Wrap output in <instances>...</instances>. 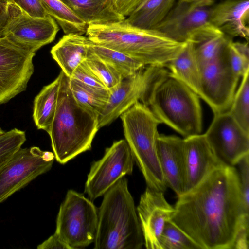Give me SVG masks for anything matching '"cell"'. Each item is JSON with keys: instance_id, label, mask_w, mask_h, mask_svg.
I'll return each instance as SVG.
<instances>
[{"instance_id": "cell-18", "label": "cell", "mask_w": 249, "mask_h": 249, "mask_svg": "<svg viewBox=\"0 0 249 249\" xmlns=\"http://www.w3.org/2000/svg\"><path fill=\"white\" fill-rule=\"evenodd\" d=\"M184 139L159 135L158 152L167 187L179 196L185 192Z\"/></svg>"}, {"instance_id": "cell-32", "label": "cell", "mask_w": 249, "mask_h": 249, "mask_svg": "<svg viewBox=\"0 0 249 249\" xmlns=\"http://www.w3.org/2000/svg\"><path fill=\"white\" fill-rule=\"evenodd\" d=\"M26 140L25 132L17 128L0 135V168L21 148Z\"/></svg>"}, {"instance_id": "cell-22", "label": "cell", "mask_w": 249, "mask_h": 249, "mask_svg": "<svg viewBox=\"0 0 249 249\" xmlns=\"http://www.w3.org/2000/svg\"><path fill=\"white\" fill-rule=\"evenodd\" d=\"M195 45L186 42L177 57L166 67L173 76L182 82L198 96L200 83V68L194 55Z\"/></svg>"}, {"instance_id": "cell-6", "label": "cell", "mask_w": 249, "mask_h": 249, "mask_svg": "<svg viewBox=\"0 0 249 249\" xmlns=\"http://www.w3.org/2000/svg\"><path fill=\"white\" fill-rule=\"evenodd\" d=\"M120 117L125 140L147 187L164 192L167 187L158 152V126L161 122L139 101Z\"/></svg>"}, {"instance_id": "cell-23", "label": "cell", "mask_w": 249, "mask_h": 249, "mask_svg": "<svg viewBox=\"0 0 249 249\" xmlns=\"http://www.w3.org/2000/svg\"><path fill=\"white\" fill-rule=\"evenodd\" d=\"M176 0H143L125 18L129 24L142 29H154L166 17Z\"/></svg>"}, {"instance_id": "cell-43", "label": "cell", "mask_w": 249, "mask_h": 249, "mask_svg": "<svg viewBox=\"0 0 249 249\" xmlns=\"http://www.w3.org/2000/svg\"><path fill=\"white\" fill-rule=\"evenodd\" d=\"M236 0V1H240V0Z\"/></svg>"}, {"instance_id": "cell-27", "label": "cell", "mask_w": 249, "mask_h": 249, "mask_svg": "<svg viewBox=\"0 0 249 249\" xmlns=\"http://www.w3.org/2000/svg\"><path fill=\"white\" fill-rule=\"evenodd\" d=\"M69 86L75 100L98 115L102 111L108 96L109 90L92 88L70 78Z\"/></svg>"}, {"instance_id": "cell-28", "label": "cell", "mask_w": 249, "mask_h": 249, "mask_svg": "<svg viewBox=\"0 0 249 249\" xmlns=\"http://www.w3.org/2000/svg\"><path fill=\"white\" fill-rule=\"evenodd\" d=\"M249 71L242 77L228 110L236 123L249 133Z\"/></svg>"}, {"instance_id": "cell-37", "label": "cell", "mask_w": 249, "mask_h": 249, "mask_svg": "<svg viewBox=\"0 0 249 249\" xmlns=\"http://www.w3.org/2000/svg\"><path fill=\"white\" fill-rule=\"evenodd\" d=\"M116 11L127 17L143 0H112Z\"/></svg>"}, {"instance_id": "cell-17", "label": "cell", "mask_w": 249, "mask_h": 249, "mask_svg": "<svg viewBox=\"0 0 249 249\" xmlns=\"http://www.w3.org/2000/svg\"><path fill=\"white\" fill-rule=\"evenodd\" d=\"M183 149L184 193L196 187L215 169L226 164L212 149L204 134L184 138Z\"/></svg>"}, {"instance_id": "cell-26", "label": "cell", "mask_w": 249, "mask_h": 249, "mask_svg": "<svg viewBox=\"0 0 249 249\" xmlns=\"http://www.w3.org/2000/svg\"><path fill=\"white\" fill-rule=\"evenodd\" d=\"M89 47L98 57L115 69L123 79L134 74L144 67L123 53L95 43L91 40Z\"/></svg>"}, {"instance_id": "cell-39", "label": "cell", "mask_w": 249, "mask_h": 249, "mask_svg": "<svg viewBox=\"0 0 249 249\" xmlns=\"http://www.w3.org/2000/svg\"><path fill=\"white\" fill-rule=\"evenodd\" d=\"M13 4L12 0H0V37L2 34L9 18V8Z\"/></svg>"}, {"instance_id": "cell-15", "label": "cell", "mask_w": 249, "mask_h": 249, "mask_svg": "<svg viewBox=\"0 0 249 249\" xmlns=\"http://www.w3.org/2000/svg\"><path fill=\"white\" fill-rule=\"evenodd\" d=\"M136 210L145 248L160 249V237L165 224L174 214V207L167 201L163 192L147 187Z\"/></svg>"}, {"instance_id": "cell-4", "label": "cell", "mask_w": 249, "mask_h": 249, "mask_svg": "<svg viewBox=\"0 0 249 249\" xmlns=\"http://www.w3.org/2000/svg\"><path fill=\"white\" fill-rule=\"evenodd\" d=\"M56 108L49 131L55 159L65 164L91 148L99 129L98 115L80 105L69 86L70 77L61 71Z\"/></svg>"}, {"instance_id": "cell-8", "label": "cell", "mask_w": 249, "mask_h": 249, "mask_svg": "<svg viewBox=\"0 0 249 249\" xmlns=\"http://www.w3.org/2000/svg\"><path fill=\"white\" fill-rule=\"evenodd\" d=\"M98 224V210L82 194L69 190L60 205L55 233L70 248L83 249L94 241Z\"/></svg>"}, {"instance_id": "cell-13", "label": "cell", "mask_w": 249, "mask_h": 249, "mask_svg": "<svg viewBox=\"0 0 249 249\" xmlns=\"http://www.w3.org/2000/svg\"><path fill=\"white\" fill-rule=\"evenodd\" d=\"M214 115L204 136L217 156L225 164L234 166L249 154V133L241 127L228 111Z\"/></svg>"}, {"instance_id": "cell-40", "label": "cell", "mask_w": 249, "mask_h": 249, "mask_svg": "<svg viewBox=\"0 0 249 249\" xmlns=\"http://www.w3.org/2000/svg\"><path fill=\"white\" fill-rule=\"evenodd\" d=\"M231 44L234 48L241 55L249 59V49L248 42L241 43L239 42H233L231 41Z\"/></svg>"}, {"instance_id": "cell-24", "label": "cell", "mask_w": 249, "mask_h": 249, "mask_svg": "<svg viewBox=\"0 0 249 249\" xmlns=\"http://www.w3.org/2000/svg\"><path fill=\"white\" fill-rule=\"evenodd\" d=\"M60 82V74L44 86L34 101L33 118L36 127L48 132L55 112Z\"/></svg>"}, {"instance_id": "cell-42", "label": "cell", "mask_w": 249, "mask_h": 249, "mask_svg": "<svg viewBox=\"0 0 249 249\" xmlns=\"http://www.w3.org/2000/svg\"><path fill=\"white\" fill-rule=\"evenodd\" d=\"M5 131H4L3 130H2L0 128V135H1V134H2Z\"/></svg>"}, {"instance_id": "cell-30", "label": "cell", "mask_w": 249, "mask_h": 249, "mask_svg": "<svg viewBox=\"0 0 249 249\" xmlns=\"http://www.w3.org/2000/svg\"><path fill=\"white\" fill-rule=\"evenodd\" d=\"M160 249H200L182 230L172 223L165 225L160 239Z\"/></svg>"}, {"instance_id": "cell-21", "label": "cell", "mask_w": 249, "mask_h": 249, "mask_svg": "<svg viewBox=\"0 0 249 249\" xmlns=\"http://www.w3.org/2000/svg\"><path fill=\"white\" fill-rule=\"evenodd\" d=\"M88 26L106 24L124 20L112 0H61Z\"/></svg>"}, {"instance_id": "cell-16", "label": "cell", "mask_w": 249, "mask_h": 249, "mask_svg": "<svg viewBox=\"0 0 249 249\" xmlns=\"http://www.w3.org/2000/svg\"><path fill=\"white\" fill-rule=\"evenodd\" d=\"M144 67L134 74L123 78L116 86L108 89L107 101L98 115L99 128L112 123L140 101L154 66Z\"/></svg>"}, {"instance_id": "cell-33", "label": "cell", "mask_w": 249, "mask_h": 249, "mask_svg": "<svg viewBox=\"0 0 249 249\" xmlns=\"http://www.w3.org/2000/svg\"><path fill=\"white\" fill-rule=\"evenodd\" d=\"M231 41L229 40L223 56L233 73L239 78L242 77L249 71V59L237 52Z\"/></svg>"}, {"instance_id": "cell-25", "label": "cell", "mask_w": 249, "mask_h": 249, "mask_svg": "<svg viewBox=\"0 0 249 249\" xmlns=\"http://www.w3.org/2000/svg\"><path fill=\"white\" fill-rule=\"evenodd\" d=\"M47 11L60 25L65 34H86L88 25L61 0H40Z\"/></svg>"}, {"instance_id": "cell-29", "label": "cell", "mask_w": 249, "mask_h": 249, "mask_svg": "<svg viewBox=\"0 0 249 249\" xmlns=\"http://www.w3.org/2000/svg\"><path fill=\"white\" fill-rule=\"evenodd\" d=\"M229 39L225 35L213 37L195 47L194 55L199 67L211 63L223 55Z\"/></svg>"}, {"instance_id": "cell-14", "label": "cell", "mask_w": 249, "mask_h": 249, "mask_svg": "<svg viewBox=\"0 0 249 249\" xmlns=\"http://www.w3.org/2000/svg\"><path fill=\"white\" fill-rule=\"evenodd\" d=\"M200 71L198 96L207 103L214 114L228 111L240 78L231 71L223 54L216 61L200 68Z\"/></svg>"}, {"instance_id": "cell-9", "label": "cell", "mask_w": 249, "mask_h": 249, "mask_svg": "<svg viewBox=\"0 0 249 249\" xmlns=\"http://www.w3.org/2000/svg\"><path fill=\"white\" fill-rule=\"evenodd\" d=\"M54 158L53 153L38 147L19 149L0 168V203L49 171Z\"/></svg>"}, {"instance_id": "cell-5", "label": "cell", "mask_w": 249, "mask_h": 249, "mask_svg": "<svg viewBox=\"0 0 249 249\" xmlns=\"http://www.w3.org/2000/svg\"><path fill=\"white\" fill-rule=\"evenodd\" d=\"M94 249H141L143 237L133 198L124 177L103 195Z\"/></svg>"}, {"instance_id": "cell-20", "label": "cell", "mask_w": 249, "mask_h": 249, "mask_svg": "<svg viewBox=\"0 0 249 249\" xmlns=\"http://www.w3.org/2000/svg\"><path fill=\"white\" fill-rule=\"evenodd\" d=\"M90 40L83 35L65 34L53 46L51 54L62 71L71 77L77 67L87 58Z\"/></svg>"}, {"instance_id": "cell-36", "label": "cell", "mask_w": 249, "mask_h": 249, "mask_svg": "<svg viewBox=\"0 0 249 249\" xmlns=\"http://www.w3.org/2000/svg\"><path fill=\"white\" fill-rule=\"evenodd\" d=\"M12 3L34 18H44L49 14L40 0H12Z\"/></svg>"}, {"instance_id": "cell-38", "label": "cell", "mask_w": 249, "mask_h": 249, "mask_svg": "<svg viewBox=\"0 0 249 249\" xmlns=\"http://www.w3.org/2000/svg\"><path fill=\"white\" fill-rule=\"evenodd\" d=\"M37 249H70L55 232L37 247Z\"/></svg>"}, {"instance_id": "cell-7", "label": "cell", "mask_w": 249, "mask_h": 249, "mask_svg": "<svg viewBox=\"0 0 249 249\" xmlns=\"http://www.w3.org/2000/svg\"><path fill=\"white\" fill-rule=\"evenodd\" d=\"M213 0L188 2L179 0L154 29L173 40L195 45L224 35L211 22Z\"/></svg>"}, {"instance_id": "cell-19", "label": "cell", "mask_w": 249, "mask_h": 249, "mask_svg": "<svg viewBox=\"0 0 249 249\" xmlns=\"http://www.w3.org/2000/svg\"><path fill=\"white\" fill-rule=\"evenodd\" d=\"M211 23L224 35L240 36L248 42L249 0H226L212 7Z\"/></svg>"}, {"instance_id": "cell-31", "label": "cell", "mask_w": 249, "mask_h": 249, "mask_svg": "<svg viewBox=\"0 0 249 249\" xmlns=\"http://www.w3.org/2000/svg\"><path fill=\"white\" fill-rule=\"evenodd\" d=\"M84 61L108 89L116 86L123 79L115 69L94 54L89 47L87 58Z\"/></svg>"}, {"instance_id": "cell-10", "label": "cell", "mask_w": 249, "mask_h": 249, "mask_svg": "<svg viewBox=\"0 0 249 249\" xmlns=\"http://www.w3.org/2000/svg\"><path fill=\"white\" fill-rule=\"evenodd\" d=\"M134 162L125 140L114 142L101 159L92 163L84 193L91 201L103 196L120 179L132 173Z\"/></svg>"}, {"instance_id": "cell-35", "label": "cell", "mask_w": 249, "mask_h": 249, "mask_svg": "<svg viewBox=\"0 0 249 249\" xmlns=\"http://www.w3.org/2000/svg\"><path fill=\"white\" fill-rule=\"evenodd\" d=\"M70 78L75 79L92 88L108 89L84 61L77 67Z\"/></svg>"}, {"instance_id": "cell-41", "label": "cell", "mask_w": 249, "mask_h": 249, "mask_svg": "<svg viewBox=\"0 0 249 249\" xmlns=\"http://www.w3.org/2000/svg\"><path fill=\"white\" fill-rule=\"evenodd\" d=\"M184 1H188V2H191V1H198V0H183Z\"/></svg>"}, {"instance_id": "cell-1", "label": "cell", "mask_w": 249, "mask_h": 249, "mask_svg": "<svg viewBox=\"0 0 249 249\" xmlns=\"http://www.w3.org/2000/svg\"><path fill=\"white\" fill-rule=\"evenodd\" d=\"M171 221L200 249H232L242 228L249 227L238 170L225 164L179 196Z\"/></svg>"}, {"instance_id": "cell-3", "label": "cell", "mask_w": 249, "mask_h": 249, "mask_svg": "<svg viewBox=\"0 0 249 249\" xmlns=\"http://www.w3.org/2000/svg\"><path fill=\"white\" fill-rule=\"evenodd\" d=\"M125 19L89 25L87 36L93 42L123 53L144 66L165 68L186 43L175 41L156 29L133 26Z\"/></svg>"}, {"instance_id": "cell-11", "label": "cell", "mask_w": 249, "mask_h": 249, "mask_svg": "<svg viewBox=\"0 0 249 249\" xmlns=\"http://www.w3.org/2000/svg\"><path fill=\"white\" fill-rule=\"evenodd\" d=\"M35 53L0 37V105L24 91L34 72Z\"/></svg>"}, {"instance_id": "cell-34", "label": "cell", "mask_w": 249, "mask_h": 249, "mask_svg": "<svg viewBox=\"0 0 249 249\" xmlns=\"http://www.w3.org/2000/svg\"><path fill=\"white\" fill-rule=\"evenodd\" d=\"M241 196L244 209L249 214V154L237 163Z\"/></svg>"}, {"instance_id": "cell-2", "label": "cell", "mask_w": 249, "mask_h": 249, "mask_svg": "<svg viewBox=\"0 0 249 249\" xmlns=\"http://www.w3.org/2000/svg\"><path fill=\"white\" fill-rule=\"evenodd\" d=\"M199 98L165 67L155 66L139 101L161 123L186 138L201 134L202 110Z\"/></svg>"}, {"instance_id": "cell-12", "label": "cell", "mask_w": 249, "mask_h": 249, "mask_svg": "<svg viewBox=\"0 0 249 249\" xmlns=\"http://www.w3.org/2000/svg\"><path fill=\"white\" fill-rule=\"evenodd\" d=\"M59 30L56 21L51 16L34 18L12 4L2 36L35 53L53 41Z\"/></svg>"}]
</instances>
